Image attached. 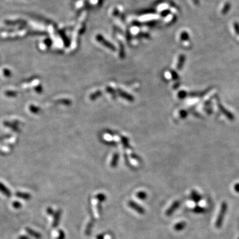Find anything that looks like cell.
Wrapping results in <instances>:
<instances>
[{
	"label": "cell",
	"instance_id": "obj_11",
	"mask_svg": "<svg viewBox=\"0 0 239 239\" xmlns=\"http://www.w3.org/2000/svg\"><path fill=\"white\" fill-rule=\"evenodd\" d=\"M12 206L14 209H19L21 208L22 205H21V203H19V201H13L12 203Z\"/></svg>",
	"mask_w": 239,
	"mask_h": 239
},
{
	"label": "cell",
	"instance_id": "obj_9",
	"mask_svg": "<svg viewBox=\"0 0 239 239\" xmlns=\"http://www.w3.org/2000/svg\"><path fill=\"white\" fill-rule=\"evenodd\" d=\"M95 198L98 201L99 203L104 201L106 200V196H105V195L104 194H103V193H99V194L97 195H96Z\"/></svg>",
	"mask_w": 239,
	"mask_h": 239
},
{
	"label": "cell",
	"instance_id": "obj_7",
	"mask_svg": "<svg viewBox=\"0 0 239 239\" xmlns=\"http://www.w3.org/2000/svg\"><path fill=\"white\" fill-rule=\"evenodd\" d=\"M136 197L140 200H145L147 199V193L144 191H139L136 193Z\"/></svg>",
	"mask_w": 239,
	"mask_h": 239
},
{
	"label": "cell",
	"instance_id": "obj_16",
	"mask_svg": "<svg viewBox=\"0 0 239 239\" xmlns=\"http://www.w3.org/2000/svg\"><path fill=\"white\" fill-rule=\"evenodd\" d=\"M17 239H30L27 236H25V235H21V236H19V237L17 238Z\"/></svg>",
	"mask_w": 239,
	"mask_h": 239
},
{
	"label": "cell",
	"instance_id": "obj_15",
	"mask_svg": "<svg viewBox=\"0 0 239 239\" xmlns=\"http://www.w3.org/2000/svg\"><path fill=\"white\" fill-rule=\"evenodd\" d=\"M46 214L49 215H54V214H55L53 209H52L51 207H48L47 209H46Z\"/></svg>",
	"mask_w": 239,
	"mask_h": 239
},
{
	"label": "cell",
	"instance_id": "obj_3",
	"mask_svg": "<svg viewBox=\"0 0 239 239\" xmlns=\"http://www.w3.org/2000/svg\"><path fill=\"white\" fill-rule=\"evenodd\" d=\"M0 192L7 197H10L11 196V193L10 191V189L1 182H0Z\"/></svg>",
	"mask_w": 239,
	"mask_h": 239
},
{
	"label": "cell",
	"instance_id": "obj_1",
	"mask_svg": "<svg viewBox=\"0 0 239 239\" xmlns=\"http://www.w3.org/2000/svg\"><path fill=\"white\" fill-rule=\"evenodd\" d=\"M128 206L130 207L131 209H132L134 210L135 211L138 212L139 215H144L145 214V209L142 207V206L138 205V203H136L135 201H129L128 203Z\"/></svg>",
	"mask_w": 239,
	"mask_h": 239
},
{
	"label": "cell",
	"instance_id": "obj_4",
	"mask_svg": "<svg viewBox=\"0 0 239 239\" xmlns=\"http://www.w3.org/2000/svg\"><path fill=\"white\" fill-rule=\"evenodd\" d=\"M25 231L27 232L29 235L32 236V237L35 238L36 239H40L41 238V235L40 234L39 232H38L35 231H34L32 229L29 228V227H26L25 228Z\"/></svg>",
	"mask_w": 239,
	"mask_h": 239
},
{
	"label": "cell",
	"instance_id": "obj_12",
	"mask_svg": "<svg viewBox=\"0 0 239 239\" xmlns=\"http://www.w3.org/2000/svg\"><path fill=\"white\" fill-rule=\"evenodd\" d=\"M185 61V57L183 55H181V56L180 57V59H179V65H178V68L181 69L182 67V66L183 65V63H184Z\"/></svg>",
	"mask_w": 239,
	"mask_h": 239
},
{
	"label": "cell",
	"instance_id": "obj_13",
	"mask_svg": "<svg viewBox=\"0 0 239 239\" xmlns=\"http://www.w3.org/2000/svg\"><path fill=\"white\" fill-rule=\"evenodd\" d=\"M65 232L62 231V230H60V231H59V235H58L57 239H65Z\"/></svg>",
	"mask_w": 239,
	"mask_h": 239
},
{
	"label": "cell",
	"instance_id": "obj_2",
	"mask_svg": "<svg viewBox=\"0 0 239 239\" xmlns=\"http://www.w3.org/2000/svg\"><path fill=\"white\" fill-rule=\"evenodd\" d=\"M61 214H62V211H61L60 209H59L58 211H57L55 212L53 221H52V226L54 227V228L57 227L59 224V222H60V217H61Z\"/></svg>",
	"mask_w": 239,
	"mask_h": 239
},
{
	"label": "cell",
	"instance_id": "obj_14",
	"mask_svg": "<svg viewBox=\"0 0 239 239\" xmlns=\"http://www.w3.org/2000/svg\"><path fill=\"white\" fill-rule=\"evenodd\" d=\"M233 26H234V29L235 30L236 33L239 35V23L237 22H235L234 24H233Z\"/></svg>",
	"mask_w": 239,
	"mask_h": 239
},
{
	"label": "cell",
	"instance_id": "obj_5",
	"mask_svg": "<svg viewBox=\"0 0 239 239\" xmlns=\"http://www.w3.org/2000/svg\"><path fill=\"white\" fill-rule=\"evenodd\" d=\"M15 195L17 197L20 198V199H24V200H30L31 198V196L30 193H23V192H20V191L17 192V193H15Z\"/></svg>",
	"mask_w": 239,
	"mask_h": 239
},
{
	"label": "cell",
	"instance_id": "obj_8",
	"mask_svg": "<svg viewBox=\"0 0 239 239\" xmlns=\"http://www.w3.org/2000/svg\"><path fill=\"white\" fill-rule=\"evenodd\" d=\"M177 207H178V203H176V202L174 203L173 205H172V206L170 208V209H168L167 211V212H166V215H171L172 213H173V212L175 211V210H176L177 208Z\"/></svg>",
	"mask_w": 239,
	"mask_h": 239
},
{
	"label": "cell",
	"instance_id": "obj_18",
	"mask_svg": "<svg viewBox=\"0 0 239 239\" xmlns=\"http://www.w3.org/2000/svg\"><path fill=\"white\" fill-rule=\"evenodd\" d=\"M193 1L194 2L195 4H199V0H193Z\"/></svg>",
	"mask_w": 239,
	"mask_h": 239
},
{
	"label": "cell",
	"instance_id": "obj_17",
	"mask_svg": "<svg viewBox=\"0 0 239 239\" xmlns=\"http://www.w3.org/2000/svg\"><path fill=\"white\" fill-rule=\"evenodd\" d=\"M97 239H104V236L103 235H99L97 237Z\"/></svg>",
	"mask_w": 239,
	"mask_h": 239
},
{
	"label": "cell",
	"instance_id": "obj_10",
	"mask_svg": "<svg viewBox=\"0 0 239 239\" xmlns=\"http://www.w3.org/2000/svg\"><path fill=\"white\" fill-rule=\"evenodd\" d=\"M230 8H231V4H230V3H226V4H224L223 8L222 9V13L226 14L229 11Z\"/></svg>",
	"mask_w": 239,
	"mask_h": 239
},
{
	"label": "cell",
	"instance_id": "obj_6",
	"mask_svg": "<svg viewBox=\"0 0 239 239\" xmlns=\"http://www.w3.org/2000/svg\"><path fill=\"white\" fill-rule=\"evenodd\" d=\"M218 108H219V109L221 110V111L223 113H224V114L229 119H234V116H233V115L232 114L227 111L226 110H225V108H224L222 106V105L220 104H218Z\"/></svg>",
	"mask_w": 239,
	"mask_h": 239
}]
</instances>
